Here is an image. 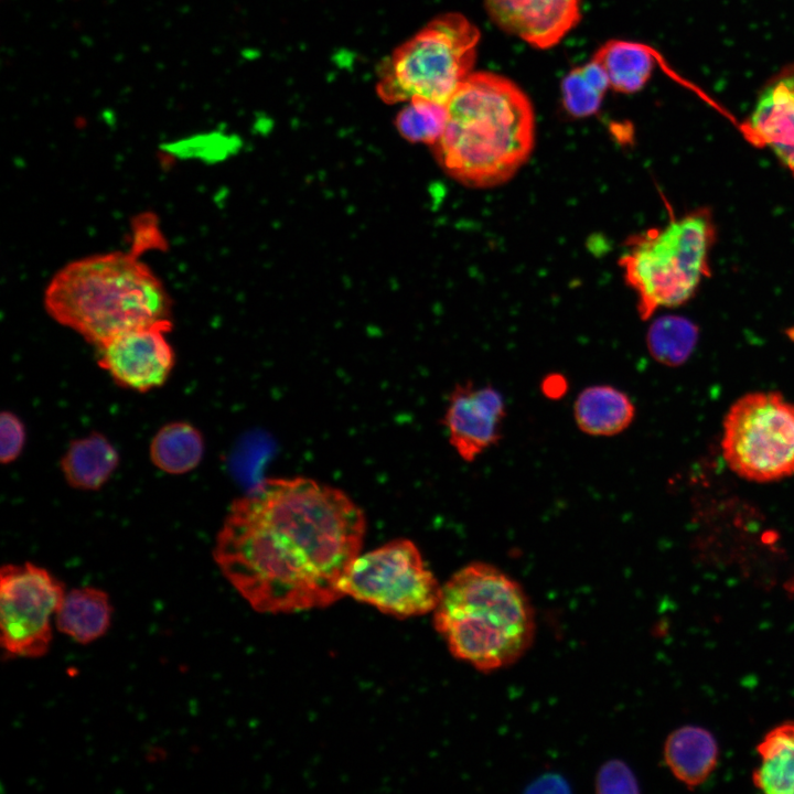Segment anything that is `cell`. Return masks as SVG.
I'll use <instances>...</instances> for the list:
<instances>
[{"label": "cell", "mask_w": 794, "mask_h": 794, "mask_svg": "<svg viewBox=\"0 0 794 794\" xmlns=\"http://www.w3.org/2000/svg\"><path fill=\"white\" fill-rule=\"evenodd\" d=\"M365 517L342 491L312 479H266L236 500L214 559L257 611L323 608L360 555Z\"/></svg>", "instance_id": "obj_1"}, {"label": "cell", "mask_w": 794, "mask_h": 794, "mask_svg": "<svg viewBox=\"0 0 794 794\" xmlns=\"http://www.w3.org/2000/svg\"><path fill=\"white\" fill-rule=\"evenodd\" d=\"M448 120L434 143L443 169L462 184L489 189L511 180L535 143L528 96L496 73L473 72L447 104Z\"/></svg>", "instance_id": "obj_2"}, {"label": "cell", "mask_w": 794, "mask_h": 794, "mask_svg": "<svg viewBox=\"0 0 794 794\" xmlns=\"http://www.w3.org/2000/svg\"><path fill=\"white\" fill-rule=\"evenodd\" d=\"M47 313L98 346L125 331L170 319L159 278L132 254L88 256L64 266L44 293Z\"/></svg>", "instance_id": "obj_3"}, {"label": "cell", "mask_w": 794, "mask_h": 794, "mask_svg": "<svg viewBox=\"0 0 794 794\" xmlns=\"http://www.w3.org/2000/svg\"><path fill=\"white\" fill-rule=\"evenodd\" d=\"M434 626L457 658L489 672L513 664L527 652L536 623L517 581L493 565L473 562L441 588Z\"/></svg>", "instance_id": "obj_4"}, {"label": "cell", "mask_w": 794, "mask_h": 794, "mask_svg": "<svg viewBox=\"0 0 794 794\" xmlns=\"http://www.w3.org/2000/svg\"><path fill=\"white\" fill-rule=\"evenodd\" d=\"M717 237L712 213L699 207L661 227L634 234L619 264L635 292L637 311L650 319L662 308L686 303L710 271V254Z\"/></svg>", "instance_id": "obj_5"}, {"label": "cell", "mask_w": 794, "mask_h": 794, "mask_svg": "<svg viewBox=\"0 0 794 794\" xmlns=\"http://www.w3.org/2000/svg\"><path fill=\"white\" fill-rule=\"evenodd\" d=\"M480 36L479 29L460 13L432 19L383 62L378 96L387 104L419 97L447 105L473 73Z\"/></svg>", "instance_id": "obj_6"}, {"label": "cell", "mask_w": 794, "mask_h": 794, "mask_svg": "<svg viewBox=\"0 0 794 794\" xmlns=\"http://www.w3.org/2000/svg\"><path fill=\"white\" fill-rule=\"evenodd\" d=\"M722 426V455L737 475L759 483L794 475V404L780 393L743 395Z\"/></svg>", "instance_id": "obj_7"}, {"label": "cell", "mask_w": 794, "mask_h": 794, "mask_svg": "<svg viewBox=\"0 0 794 794\" xmlns=\"http://www.w3.org/2000/svg\"><path fill=\"white\" fill-rule=\"evenodd\" d=\"M441 588L419 549L408 539H396L358 555L340 582L343 596L398 618L434 611Z\"/></svg>", "instance_id": "obj_8"}, {"label": "cell", "mask_w": 794, "mask_h": 794, "mask_svg": "<svg viewBox=\"0 0 794 794\" xmlns=\"http://www.w3.org/2000/svg\"><path fill=\"white\" fill-rule=\"evenodd\" d=\"M66 591L46 569L30 562L0 571L1 644L10 657L37 658L52 641V616Z\"/></svg>", "instance_id": "obj_9"}, {"label": "cell", "mask_w": 794, "mask_h": 794, "mask_svg": "<svg viewBox=\"0 0 794 794\" xmlns=\"http://www.w3.org/2000/svg\"><path fill=\"white\" fill-rule=\"evenodd\" d=\"M170 319L138 326L97 346L98 364L121 387L144 393L160 387L174 365V351L167 339Z\"/></svg>", "instance_id": "obj_10"}, {"label": "cell", "mask_w": 794, "mask_h": 794, "mask_svg": "<svg viewBox=\"0 0 794 794\" xmlns=\"http://www.w3.org/2000/svg\"><path fill=\"white\" fill-rule=\"evenodd\" d=\"M505 418L506 404L496 388L465 382L450 394L443 423L452 448L471 462L500 442Z\"/></svg>", "instance_id": "obj_11"}, {"label": "cell", "mask_w": 794, "mask_h": 794, "mask_svg": "<svg viewBox=\"0 0 794 794\" xmlns=\"http://www.w3.org/2000/svg\"><path fill=\"white\" fill-rule=\"evenodd\" d=\"M740 129L750 143L770 150L794 176V63L765 83Z\"/></svg>", "instance_id": "obj_12"}, {"label": "cell", "mask_w": 794, "mask_h": 794, "mask_svg": "<svg viewBox=\"0 0 794 794\" xmlns=\"http://www.w3.org/2000/svg\"><path fill=\"white\" fill-rule=\"evenodd\" d=\"M491 20L528 45H557L580 21L581 0H484Z\"/></svg>", "instance_id": "obj_13"}, {"label": "cell", "mask_w": 794, "mask_h": 794, "mask_svg": "<svg viewBox=\"0 0 794 794\" xmlns=\"http://www.w3.org/2000/svg\"><path fill=\"white\" fill-rule=\"evenodd\" d=\"M663 754L672 774L688 788H694L715 771L719 748L710 731L687 725L668 734Z\"/></svg>", "instance_id": "obj_14"}, {"label": "cell", "mask_w": 794, "mask_h": 794, "mask_svg": "<svg viewBox=\"0 0 794 794\" xmlns=\"http://www.w3.org/2000/svg\"><path fill=\"white\" fill-rule=\"evenodd\" d=\"M577 427L592 437H613L626 430L635 418L631 397L611 385L584 388L573 404Z\"/></svg>", "instance_id": "obj_15"}, {"label": "cell", "mask_w": 794, "mask_h": 794, "mask_svg": "<svg viewBox=\"0 0 794 794\" xmlns=\"http://www.w3.org/2000/svg\"><path fill=\"white\" fill-rule=\"evenodd\" d=\"M112 607L108 594L84 587L66 592L57 612V630L81 644L101 637L110 626Z\"/></svg>", "instance_id": "obj_16"}, {"label": "cell", "mask_w": 794, "mask_h": 794, "mask_svg": "<svg viewBox=\"0 0 794 794\" xmlns=\"http://www.w3.org/2000/svg\"><path fill=\"white\" fill-rule=\"evenodd\" d=\"M592 60L605 71L610 87L623 94L644 88L661 63L653 47L629 40H609L594 52Z\"/></svg>", "instance_id": "obj_17"}, {"label": "cell", "mask_w": 794, "mask_h": 794, "mask_svg": "<svg viewBox=\"0 0 794 794\" xmlns=\"http://www.w3.org/2000/svg\"><path fill=\"white\" fill-rule=\"evenodd\" d=\"M753 784L769 794H794V720L769 730L758 743Z\"/></svg>", "instance_id": "obj_18"}, {"label": "cell", "mask_w": 794, "mask_h": 794, "mask_svg": "<svg viewBox=\"0 0 794 794\" xmlns=\"http://www.w3.org/2000/svg\"><path fill=\"white\" fill-rule=\"evenodd\" d=\"M119 457L112 444L101 434L75 440L62 458L66 481L81 490H97L110 478Z\"/></svg>", "instance_id": "obj_19"}, {"label": "cell", "mask_w": 794, "mask_h": 794, "mask_svg": "<svg viewBox=\"0 0 794 794\" xmlns=\"http://www.w3.org/2000/svg\"><path fill=\"white\" fill-rule=\"evenodd\" d=\"M204 452L201 432L187 422L163 426L150 444V459L170 474L186 473L200 463Z\"/></svg>", "instance_id": "obj_20"}, {"label": "cell", "mask_w": 794, "mask_h": 794, "mask_svg": "<svg viewBox=\"0 0 794 794\" xmlns=\"http://www.w3.org/2000/svg\"><path fill=\"white\" fill-rule=\"evenodd\" d=\"M610 81L600 64L590 62L572 68L561 82L562 106L575 118H586L597 114Z\"/></svg>", "instance_id": "obj_21"}, {"label": "cell", "mask_w": 794, "mask_h": 794, "mask_svg": "<svg viewBox=\"0 0 794 794\" xmlns=\"http://www.w3.org/2000/svg\"><path fill=\"white\" fill-rule=\"evenodd\" d=\"M698 328L688 319L666 315L656 319L647 331V348L655 361L667 366H679L694 352Z\"/></svg>", "instance_id": "obj_22"}, {"label": "cell", "mask_w": 794, "mask_h": 794, "mask_svg": "<svg viewBox=\"0 0 794 794\" xmlns=\"http://www.w3.org/2000/svg\"><path fill=\"white\" fill-rule=\"evenodd\" d=\"M448 120L447 105L415 97L396 117L398 132L410 142L434 144Z\"/></svg>", "instance_id": "obj_23"}, {"label": "cell", "mask_w": 794, "mask_h": 794, "mask_svg": "<svg viewBox=\"0 0 794 794\" xmlns=\"http://www.w3.org/2000/svg\"><path fill=\"white\" fill-rule=\"evenodd\" d=\"M596 790L599 793H635L639 792V783L624 762L611 760L599 769Z\"/></svg>", "instance_id": "obj_24"}, {"label": "cell", "mask_w": 794, "mask_h": 794, "mask_svg": "<svg viewBox=\"0 0 794 794\" xmlns=\"http://www.w3.org/2000/svg\"><path fill=\"white\" fill-rule=\"evenodd\" d=\"M0 441V460L2 463H11L23 449L25 429L23 422L10 411L1 415Z\"/></svg>", "instance_id": "obj_25"}, {"label": "cell", "mask_w": 794, "mask_h": 794, "mask_svg": "<svg viewBox=\"0 0 794 794\" xmlns=\"http://www.w3.org/2000/svg\"><path fill=\"white\" fill-rule=\"evenodd\" d=\"M533 785V791L541 792H564L567 788V783L560 776L548 775L537 780Z\"/></svg>", "instance_id": "obj_26"}, {"label": "cell", "mask_w": 794, "mask_h": 794, "mask_svg": "<svg viewBox=\"0 0 794 794\" xmlns=\"http://www.w3.org/2000/svg\"><path fill=\"white\" fill-rule=\"evenodd\" d=\"M541 388L547 397L556 398L565 393L567 386L562 376L552 374L544 380Z\"/></svg>", "instance_id": "obj_27"}]
</instances>
